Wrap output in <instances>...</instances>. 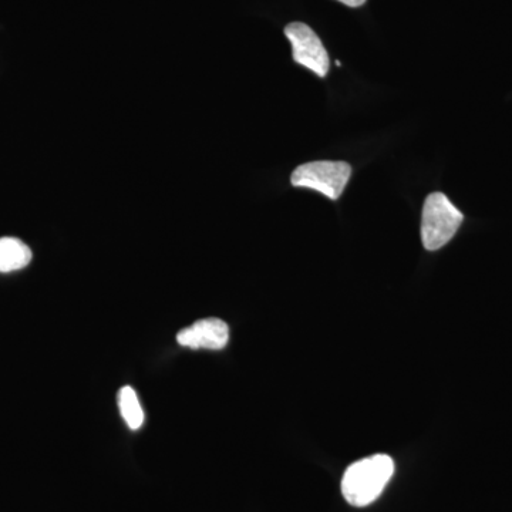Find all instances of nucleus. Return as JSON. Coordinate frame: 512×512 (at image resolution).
I'll list each match as a JSON object with an SVG mask.
<instances>
[{
  "mask_svg": "<svg viewBox=\"0 0 512 512\" xmlns=\"http://www.w3.org/2000/svg\"><path fill=\"white\" fill-rule=\"evenodd\" d=\"M394 474V461L387 454H375L350 464L342 480V493L353 507H366L383 493Z\"/></svg>",
  "mask_w": 512,
  "mask_h": 512,
  "instance_id": "1",
  "label": "nucleus"
},
{
  "mask_svg": "<svg viewBox=\"0 0 512 512\" xmlns=\"http://www.w3.org/2000/svg\"><path fill=\"white\" fill-rule=\"evenodd\" d=\"M464 215L443 192H433L424 201L421 239L427 251H437L457 234Z\"/></svg>",
  "mask_w": 512,
  "mask_h": 512,
  "instance_id": "2",
  "label": "nucleus"
},
{
  "mask_svg": "<svg viewBox=\"0 0 512 512\" xmlns=\"http://www.w3.org/2000/svg\"><path fill=\"white\" fill-rule=\"evenodd\" d=\"M352 175V167L343 161H315L299 165L292 173L293 187L309 188L338 200L345 191Z\"/></svg>",
  "mask_w": 512,
  "mask_h": 512,
  "instance_id": "3",
  "label": "nucleus"
},
{
  "mask_svg": "<svg viewBox=\"0 0 512 512\" xmlns=\"http://www.w3.org/2000/svg\"><path fill=\"white\" fill-rule=\"evenodd\" d=\"M285 35L291 42L293 60L306 69L312 70L319 77L329 72V55L318 35L308 25L301 22L289 23Z\"/></svg>",
  "mask_w": 512,
  "mask_h": 512,
  "instance_id": "4",
  "label": "nucleus"
},
{
  "mask_svg": "<svg viewBox=\"0 0 512 512\" xmlns=\"http://www.w3.org/2000/svg\"><path fill=\"white\" fill-rule=\"evenodd\" d=\"M228 340V325L217 318L198 320L177 335V342L190 349L221 350L228 345Z\"/></svg>",
  "mask_w": 512,
  "mask_h": 512,
  "instance_id": "5",
  "label": "nucleus"
},
{
  "mask_svg": "<svg viewBox=\"0 0 512 512\" xmlns=\"http://www.w3.org/2000/svg\"><path fill=\"white\" fill-rule=\"evenodd\" d=\"M32 249L18 238H0V272L20 271L32 262Z\"/></svg>",
  "mask_w": 512,
  "mask_h": 512,
  "instance_id": "6",
  "label": "nucleus"
},
{
  "mask_svg": "<svg viewBox=\"0 0 512 512\" xmlns=\"http://www.w3.org/2000/svg\"><path fill=\"white\" fill-rule=\"evenodd\" d=\"M117 404H119L121 417L126 421L128 429H141L144 424V410L138 400L136 390L131 389L130 386L121 387L117 394Z\"/></svg>",
  "mask_w": 512,
  "mask_h": 512,
  "instance_id": "7",
  "label": "nucleus"
},
{
  "mask_svg": "<svg viewBox=\"0 0 512 512\" xmlns=\"http://www.w3.org/2000/svg\"><path fill=\"white\" fill-rule=\"evenodd\" d=\"M339 2L349 6V8H359V6L365 5L366 0H339Z\"/></svg>",
  "mask_w": 512,
  "mask_h": 512,
  "instance_id": "8",
  "label": "nucleus"
}]
</instances>
